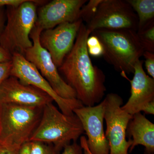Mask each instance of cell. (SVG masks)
<instances>
[{"label":"cell","mask_w":154,"mask_h":154,"mask_svg":"<svg viewBox=\"0 0 154 154\" xmlns=\"http://www.w3.org/2000/svg\"><path fill=\"white\" fill-rule=\"evenodd\" d=\"M91 35L83 22L73 47L59 67L66 83L75 90L76 99L85 106L99 104L106 91L105 73L93 64L88 54L87 41Z\"/></svg>","instance_id":"obj_1"},{"label":"cell","mask_w":154,"mask_h":154,"mask_svg":"<svg viewBox=\"0 0 154 154\" xmlns=\"http://www.w3.org/2000/svg\"><path fill=\"white\" fill-rule=\"evenodd\" d=\"M91 35L98 37L104 48L103 57L122 74L134 73L136 63L144 51L136 31L128 29L102 28Z\"/></svg>","instance_id":"obj_2"},{"label":"cell","mask_w":154,"mask_h":154,"mask_svg":"<svg viewBox=\"0 0 154 154\" xmlns=\"http://www.w3.org/2000/svg\"><path fill=\"white\" fill-rule=\"evenodd\" d=\"M47 1L28 0L17 8L7 7V22L0 35V45L11 55H24L33 45L30 36L37 19V7Z\"/></svg>","instance_id":"obj_3"},{"label":"cell","mask_w":154,"mask_h":154,"mask_svg":"<svg viewBox=\"0 0 154 154\" xmlns=\"http://www.w3.org/2000/svg\"><path fill=\"white\" fill-rule=\"evenodd\" d=\"M84 132L76 116L64 114L51 102L43 107L41 119L30 141L51 144L60 152L72 142H76Z\"/></svg>","instance_id":"obj_4"},{"label":"cell","mask_w":154,"mask_h":154,"mask_svg":"<svg viewBox=\"0 0 154 154\" xmlns=\"http://www.w3.org/2000/svg\"><path fill=\"white\" fill-rule=\"evenodd\" d=\"M42 109L0 104V143L20 149L30 141L41 119Z\"/></svg>","instance_id":"obj_5"},{"label":"cell","mask_w":154,"mask_h":154,"mask_svg":"<svg viewBox=\"0 0 154 154\" xmlns=\"http://www.w3.org/2000/svg\"><path fill=\"white\" fill-rule=\"evenodd\" d=\"M105 137L109 142L110 154H129L131 139L126 140V130L132 116L122 108L123 99L115 93L107 94L103 100Z\"/></svg>","instance_id":"obj_6"},{"label":"cell","mask_w":154,"mask_h":154,"mask_svg":"<svg viewBox=\"0 0 154 154\" xmlns=\"http://www.w3.org/2000/svg\"><path fill=\"white\" fill-rule=\"evenodd\" d=\"M42 31L35 25L30 36L33 45L25 51L24 56L35 66L58 95L65 99H76L75 90L61 76L49 53L40 44L39 38Z\"/></svg>","instance_id":"obj_7"},{"label":"cell","mask_w":154,"mask_h":154,"mask_svg":"<svg viewBox=\"0 0 154 154\" xmlns=\"http://www.w3.org/2000/svg\"><path fill=\"white\" fill-rule=\"evenodd\" d=\"M11 60V76L16 77L24 84L36 87L46 93L57 103L61 112L64 114L72 115L74 114L73 110L75 109L84 106L77 99H65L58 95L47 80L24 55L14 54H12Z\"/></svg>","instance_id":"obj_8"},{"label":"cell","mask_w":154,"mask_h":154,"mask_svg":"<svg viewBox=\"0 0 154 154\" xmlns=\"http://www.w3.org/2000/svg\"><path fill=\"white\" fill-rule=\"evenodd\" d=\"M137 15L126 0H102L90 23L85 25L91 33L102 28L128 29L137 31Z\"/></svg>","instance_id":"obj_9"},{"label":"cell","mask_w":154,"mask_h":154,"mask_svg":"<svg viewBox=\"0 0 154 154\" xmlns=\"http://www.w3.org/2000/svg\"><path fill=\"white\" fill-rule=\"evenodd\" d=\"M73 113L81 121L86 133L88 150L91 154H110L109 142L104 131V103L76 108Z\"/></svg>","instance_id":"obj_10"},{"label":"cell","mask_w":154,"mask_h":154,"mask_svg":"<svg viewBox=\"0 0 154 154\" xmlns=\"http://www.w3.org/2000/svg\"><path fill=\"white\" fill-rule=\"evenodd\" d=\"M83 22L82 19L65 22L52 29L43 30L40 34V44L49 53L57 68L61 66L73 47Z\"/></svg>","instance_id":"obj_11"},{"label":"cell","mask_w":154,"mask_h":154,"mask_svg":"<svg viewBox=\"0 0 154 154\" xmlns=\"http://www.w3.org/2000/svg\"><path fill=\"white\" fill-rule=\"evenodd\" d=\"M53 102L43 91L22 83L15 77L10 76L0 86V104L43 107Z\"/></svg>","instance_id":"obj_12"},{"label":"cell","mask_w":154,"mask_h":154,"mask_svg":"<svg viewBox=\"0 0 154 154\" xmlns=\"http://www.w3.org/2000/svg\"><path fill=\"white\" fill-rule=\"evenodd\" d=\"M87 0H53L41 6L37 12L35 25L42 30L55 28L79 19L80 10Z\"/></svg>","instance_id":"obj_13"},{"label":"cell","mask_w":154,"mask_h":154,"mask_svg":"<svg viewBox=\"0 0 154 154\" xmlns=\"http://www.w3.org/2000/svg\"><path fill=\"white\" fill-rule=\"evenodd\" d=\"M143 63V61H138L134 66L132 79L127 78L130 82L131 94L122 108L132 116L141 112L146 105L154 101V79L146 74Z\"/></svg>","instance_id":"obj_14"},{"label":"cell","mask_w":154,"mask_h":154,"mask_svg":"<svg viewBox=\"0 0 154 154\" xmlns=\"http://www.w3.org/2000/svg\"><path fill=\"white\" fill-rule=\"evenodd\" d=\"M126 134L131 138L130 152L136 146L142 145L145 147L144 153H154V124L141 112L132 115Z\"/></svg>","instance_id":"obj_15"},{"label":"cell","mask_w":154,"mask_h":154,"mask_svg":"<svg viewBox=\"0 0 154 154\" xmlns=\"http://www.w3.org/2000/svg\"><path fill=\"white\" fill-rule=\"evenodd\" d=\"M137 15V31L154 22V0H126Z\"/></svg>","instance_id":"obj_16"},{"label":"cell","mask_w":154,"mask_h":154,"mask_svg":"<svg viewBox=\"0 0 154 154\" xmlns=\"http://www.w3.org/2000/svg\"><path fill=\"white\" fill-rule=\"evenodd\" d=\"M137 33L144 51L154 53V22Z\"/></svg>","instance_id":"obj_17"},{"label":"cell","mask_w":154,"mask_h":154,"mask_svg":"<svg viewBox=\"0 0 154 154\" xmlns=\"http://www.w3.org/2000/svg\"><path fill=\"white\" fill-rule=\"evenodd\" d=\"M102 0H90L82 7L79 14V19L85 22L86 25L91 22L95 16L98 7Z\"/></svg>","instance_id":"obj_18"},{"label":"cell","mask_w":154,"mask_h":154,"mask_svg":"<svg viewBox=\"0 0 154 154\" xmlns=\"http://www.w3.org/2000/svg\"><path fill=\"white\" fill-rule=\"evenodd\" d=\"M87 45L89 55L94 57L103 56L104 48L98 37L90 35L87 39Z\"/></svg>","instance_id":"obj_19"},{"label":"cell","mask_w":154,"mask_h":154,"mask_svg":"<svg viewBox=\"0 0 154 154\" xmlns=\"http://www.w3.org/2000/svg\"><path fill=\"white\" fill-rule=\"evenodd\" d=\"M30 154H60L52 144L39 141H30Z\"/></svg>","instance_id":"obj_20"},{"label":"cell","mask_w":154,"mask_h":154,"mask_svg":"<svg viewBox=\"0 0 154 154\" xmlns=\"http://www.w3.org/2000/svg\"><path fill=\"white\" fill-rule=\"evenodd\" d=\"M145 59L146 69L149 76L154 79V53L144 51L143 55Z\"/></svg>","instance_id":"obj_21"},{"label":"cell","mask_w":154,"mask_h":154,"mask_svg":"<svg viewBox=\"0 0 154 154\" xmlns=\"http://www.w3.org/2000/svg\"><path fill=\"white\" fill-rule=\"evenodd\" d=\"M12 60L0 63V86L3 82L11 76Z\"/></svg>","instance_id":"obj_22"},{"label":"cell","mask_w":154,"mask_h":154,"mask_svg":"<svg viewBox=\"0 0 154 154\" xmlns=\"http://www.w3.org/2000/svg\"><path fill=\"white\" fill-rule=\"evenodd\" d=\"M61 154H83V149L77 142H74L65 147Z\"/></svg>","instance_id":"obj_23"},{"label":"cell","mask_w":154,"mask_h":154,"mask_svg":"<svg viewBox=\"0 0 154 154\" xmlns=\"http://www.w3.org/2000/svg\"><path fill=\"white\" fill-rule=\"evenodd\" d=\"M28 0H0V7L17 8L24 4Z\"/></svg>","instance_id":"obj_24"},{"label":"cell","mask_w":154,"mask_h":154,"mask_svg":"<svg viewBox=\"0 0 154 154\" xmlns=\"http://www.w3.org/2000/svg\"><path fill=\"white\" fill-rule=\"evenodd\" d=\"M19 149L15 148L0 143V154H18Z\"/></svg>","instance_id":"obj_25"},{"label":"cell","mask_w":154,"mask_h":154,"mask_svg":"<svg viewBox=\"0 0 154 154\" xmlns=\"http://www.w3.org/2000/svg\"><path fill=\"white\" fill-rule=\"evenodd\" d=\"M12 60V55L0 45V63Z\"/></svg>","instance_id":"obj_26"},{"label":"cell","mask_w":154,"mask_h":154,"mask_svg":"<svg viewBox=\"0 0 154 154\" xmlns=\"http://www.w3.org/2000/svg\"><path fill=\"white\" fill-rule=\"evenodd\" d=\"M6 19V12L4 7H0V35L5 28Z\"/></svg>","instance_id":"obj_27"},{"label":"cell","mask_w":154,"mask_h":154,"mask_svg":"<svg viewBox=\"0 0 154 154\" xmlns=\"http://www.w3.org/2000/svg\"><path fill=\"white\" fill-rule=\"evenodd\" d=\"M142 111L146 114H154V101L149 102L147 105H146Z\"/></svg>","instance_id":"obj_28"},{"label":"cell","mask_w":154,"mask_h":154,"mask_svg":"<svg viewBox=\"0 0 154 154\" xmlns=\"http://www.w3.org/2000/svg\"><path fill=\"white\" fill-rule=\"evenodd\" d=\"M18 154H30V142L26 143L22 145L20 148Z\"/></svg>","instance_id":"obj_29"},{"label":"cell","mask_w":154,"mask_h":154,"mask_svg":"<svg viewBox=\"0 0 154 154\" xmlns=\"http://www.w3.org/2000/svg\"><path fill=\"white\" fill-rule=\"evenodd\" d=\"M80 146L83 149L85 150L88 154H91L88 150V144H87V138L82 136L80 137Z\"/></svg>","instance_id":"obj_30"},{"label":"cell","mask_w":154,"mask_h":154,"mask_svg":"<svg viewBox=\"0 0 154 154\" xmlns=\"http://www.w3.org/2000/svg\"><path fill=\"white\" fill-rule=\"evenodd\" d=\"M83 150H84V154H88L85 150L83 149Z\"/></svg>","instance_id":"obj_31"},{"label":"cell","mask_w":154,"mask_h":154,"mask_svg":"<svg viewBox=\"0 0 154 154\" xmlns=\"http://www.w3.org/2000/svg\"><path fill=\"white\" fill-rule=\"evenodd\" d=\"M144 154H154V153H144Z\"/></svg>","instance_id":"obj_32"}]
</instances>
